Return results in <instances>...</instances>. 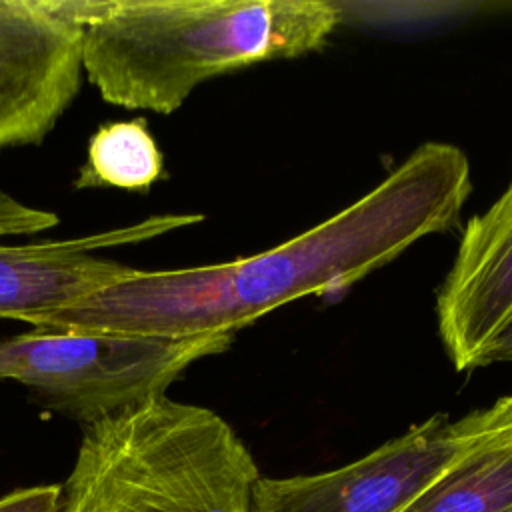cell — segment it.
Here are the masks:
<instances>
[{
	"label": "cell",
	"mask_w": 512,
	"mask_h": 512,
	"mask_svg": "<svg viewBox=\"0 0 512 512\" xmlns=\"http://www.w3.org/2000/svg\"><path fill=\"white\" fill-rule=\"evenodd\" d=\"M470 192L464 150L424 142L364 196L264 252L182 270H134L26 324L156 338L236 334L300 298L342 292L426 236L446 232Z\"/></svg>",
	"instance_id": "cell-1"
},
{
	"label": "cell",
	"mask_w": 512,
	"mask_h": 512,
	"mask_svg": "<svg viewBox=\"0 0 512 512\" xmlns=\"http://www.w3.org/2000/svg\"><path fill=\"white\" fill-rule=\"evenodd\" d=\"M82 68L104 102L176 112L206 80L326 46L340 6L324 0L76 2Z\"/></svg>",
	"instance_id": "cell-2"
},
{
	"label": "cell",
	"mask_w": 512,
	"mask_h": 512,
	"mask_svg": "<svg viewBox=\"0 0 512 512\" xmlns=\"http://www.w3.org/2000/svg\"><path fill=\"white\" fill-rule=\"evenodd\" d=\"M258 478L222 416L160 394L82 426L60 512H250Z\"/></svg>",
	"instance_id": "cell-3"
},
{
	"label": "cell",
	"mask_w": 512,
	"mask_h": 512,
	"mask_svg": "<svg viewBox=\"0 0 512 512\" xmlns=\"http://www.w3.org/2000/svg\"><path fill=\"white\" fill-rule=\"evenodd\" d=\"M234 334L156 338L104 330H48L0 340V380L82 426L166 394L194 362L222 354Z\"/></svg>",
	"instance_id": "cell-4"
},
{
	"label": "cell",
	"mask_w": 512,
	"mask_h": 512,
	"mask_svg": "<svg viewBox=\"0 0 512 512\" xmlns=\"http://www.w3.org/2000/svg\"><path fill=\"white\" fill-rule=\"evenodd\" d=\"M202 220V214H158L80 238L0 242V320L26 322L30 316L78 302L136 270L98 252L154 240ZM56 224V214L28 208L0 192V236L34 234Z\"/></svg>",
	"instance_id": "cell-5"
},
{
	"label": "cell",
	"mask_w": 512,
	"mask_h": 512,
	"mask_svg": "<svg viewBox=\"0 0 512 512\" xmlns=\"http://www.w3.org/2000/svg\"><path fill=\"white\" fill-rule=\"evenodd\" d=\"M470 416L434 414L366 456L318 474L258 478L250 512H400L474 444Z\"/></svg>",
	"instance_id": "cell-6"
},
{
	"label": "cell",
	"mask_w": 512,
	"mask_h": 512,
	"mask_svg": "<svg viewBox=\"0 0 512 512\" xmlns=\"http://www.w3.org/2000/svg\"><path fill=\"white\" fill-rule=\"evenodd\" d=\"M82 78L76 2L0 0V150L40 144Z\"/></svg>",
	"instance_id": "cell-7"
},
{
	"label": "cell",
	"mask_w": 512,
	"mask_h": 512,
	"mask_svg": "<svg viewBox=\"0 0 512 512\" xmlns=\"http://www.w3.org/2000/svg\"><path fill=\"white\" fill-rule=\"evenodd\" d=\"M436 322L456 372L488 366L492 348L512 328V178L464 226L436 296Z\"/></svg>",
	"instance_id": "cell-8"
},
{
	"label": "cell",
	"mask_w": 512,
	"mask_h": 512,
	"mask_svg": "<svg viewBox=\"0 0 512 512\" xmlns=\"http://www.w3.org/2000/svg\"><path fill=\"white\" fill-rule=\"evenodd\" d=\"M474 444L400 512H512V442L470 412Z\"/></svg>",
	"instance_id": "cell-9"
},
{
	"label": "cell",
	"mask_w": 512,
	"mask_h": 512,
	"mask_svg": "<svg viewBox=\"0 0 512 512\" xmlns=\"http://www.w3.org/2000/svg\"><path fill=\"white\" fill-rule=\"evenodd\" d=\"M164 176V156L142 118L100 126L88 142L76 188L148 190Z\"/></svg>",
	"instance_id": "cell-10"
},
{
	"label": "cell",
	"mask_w": 512,
	"mask_h": 512,
	"mask_svg": "<svg viewBox=\"0 0 512 512\" xmlns=\"http://www.w3.org/2000/svg\"><path fill=\"white\" fill-rule=\"evenodd\" d=\"M62 484H36L0 496V512H60Z\"/></svg>",
	"instance_id": "cell-11"
},
{
	"label": "cell",
	"mask_w": 512,
	"mask_h": 512,
	"mask_svg": "<svg viewBox=\"0 0 512 512\" xmlns=\"http://www.w3.org/2000/svg\"><path fill=\"white\" fill-rule=\"evenodd\" d=\"M488 434L512 442V396L496 400L490 408L478 410Z\"/></svg>",
	"instance_id": "cell-12"
},
{
	"label": "cell",
	"mask_w": 512,
	"mask_h": 512,
	"mask_svg": "<svg viewBox=\"0 0 512 512\" xmlns=\"http://www.w3.org/2000/svg\"><path fill=\"white\" fill-rule=\"evenodd\" d=\"M496 362H512V328L496 342L488 356V366Z\"/></svg>",
	"instance_id": "cell-13"
}]
</instances>
